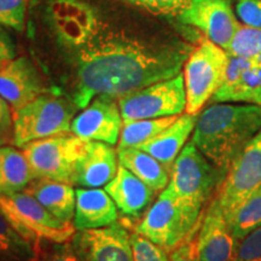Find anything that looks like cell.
<instances>
[{
  "label": "cell",
  "mask_w": 261,
  "mask_h": 261,
  "mask_svg": "<svg viewBox=\"0 0 261 261\" xmlns=\"http://www.w3.org/2000/svg\"><path fill=\"white\" fill-rule=\"evenodd\" d=\"M169 261H197L195 253V237L175 248L169 255Z\"/></svg>",
  "instance_id": "e575fe53"
},
{
  "label": "cell",
  "mask_w": 261,
  "mask_h": 261,
  "mask_svg": "<svg viewBox=\"0 0 261 261\" xmlns=\"http://www.w3.org/2000/svg\"><path fill=\"white\" fill-rule=\"evenodd\" d=\"M123 119L116 98L98 96L84 108L71 121L70 132L91 142L115 145L119 143Z\"/></svg>",
  "instance_id": "7c38bea8"
},
{
  "label": "cell",
  "mask_w": 261,
  "mask_h": 261,
  "mask_svg": "<svg viewBox=\"0 0 261 261\" xmlns=\"http://www.w3.org/2000/svg\"><path fill=\"white\" fill-rule=\"evenodd\" d=\"M135 261H169V253L138 232L130 234Z\"/></svg>",
  "instance_id": "f1b7e54d"
},
{
  "label": "cell",
  "mask_w": 261,
  "mask_h": 261,
  "mask_svg": "<svg viewBox=\"0 0 261 261\" xmlns=\"http://www.w3.org/2000/svg\"><path fill=\"white\" fill-rule=\"evenodd\" d=\"M228 54L213 41L204 39L194 48L184 64V84L189 114H200L223 84Z\"/></svg>",
  "instance_id": "8992f818"
},
{
  "label": "cell",
  "mask_w": 261,
  "mask_h": 261,
  "mask_svg": "<svg viewBox=\"0 0 261 261\" xmlns=\"http://www.w3.org/2000/svg\"><path fill=\"white\" fill-rule=\"evenodd\" d=\"M42 261H81L76 255L74 249L69 246H61L55 248L51 253H48Z\"/></svg>",
  "instance_id": "d590c367"
},
{
  "label": "cell",
  "mask_w": 261,
  "mask_h": 261,
  "mask_svg": "<svg viewBox=\"0 0 261 261\" xmlns=\"http://www.w3.org/2000/svg\"><path fill=\"white\" fill-rule=\"evenodd\" d=\"M231 261H261V226L237 243Z\"/></svg>",
  "instance_id": "4dcf8cb0"
},
{
  "label": "cell",
  "mask_w": 261,
  "mask_h": 261,
  "mask_svg": "<svg viewBox=\"0 0 261 261\" xmlns=\"http://www.w3.org/2000/svg\"><path fill=\"white\" fill-rule=\"evenodd\" d=\"M179 115L123 121L117 148H139L175 121Z\"/></svg>",
  "instance_id": "cb8c5ba5"
},
{
  "label": "cell",
  "mask_w": 261,
  "mask_h": 261,
  "mask_svg": "<svg viewBox=\"0 0 261 261\" xmlns=\"http://www.w3.org/2000/svg\"><path fill=\"white\" fill-rule=\"evenodd\" d=\"M211 100L261 106V63L228 55L224 81Z\"/></svg>",
  "instance_id": "5bb4252c"
},
{
  "label": "cell",
  "mask_w": 261,
  "mask_h": 261,
  "mask_svg": "<svg viewBox=\"0 0 261 261\" xmlns=\"http://www.w3.org/2000/svg\"><path fill=\"white\" fill-rule=\"evenodd\" d=\"M58 41L74 51L73 100L84 109L93 98H120L180 74L192 52L179 40L148 38L104 22L80 0H56L48 9Z\"/></svg>",
  "instance_id": "6da1fadb"
},
{
  "label": "cell",
  "mask_w": 261,
  "mask_h": 261,
  "mask_svg": "<svg viewBox=\"0 0 261 261\" xmlns=\"http://www.w3.org/2000/svg\"><path fill=\"white\" fill-rule=\"evenodd\" d=\"M74 227L79 230L107 227L117 220V207L106 190L99 188L76 189Z\"/></svg>",
  "instance_id": "d6986e66"
},
{
  "label": "cell",
  "mask_w": 261,
  "mask_h": 261,
  "mask_svg": "<svg viewBox=\"0 0 261 261\" xmlns=\"http://www.w3.org/2000/svg\"><path fill=\"white\" fill-rule=\"evenodd\" d=\"M237 243L261 226V188L248 196L226 219Z\"/></svg>",
  "instance_id": "d4e9b609"
},
{
  "label": "cell",
  "mask_w": 261,
  "mask_h": 261,
  "mask_svg": "<svg viewBox=\"0 0 261 261\" xmlns=\"http://www.w3.org/2000/svg\"><path fill=\"white\" fill-rule=\"evenodd\" d=\"M71 240L81 261H135L130 234L119 224L79 230Z\"/></svg>",
  "instance_id": "4fadbf2b"
},
{
  "label": "cell",
  "mask_w": 261,
  "mask_h": 261,
  "mask_svg": "<svg viewBox=\"0 0 261 261\" xmlns=\"http://www.w3.org/2000/svg\"><path fill=\"white\" fill-rule=\"evenodd\" d=\"M236 2L238 3V2H243V0H236Z\"/></svg>",
  "instance_id": "8d00e7d4"
},
{
  "label": "cell",
  "mask_w": 261,
  "mask_h": 261,
  "mask_svg": "<svg viewBox=\"0 0 261 261\" xmlns=\"http://www.w3.org/2000/svg\"><path fill=\"white\" fill-rule=\"evenodd\" d=\"M40 74L28 57L21 56L0 69V97L17 110L47 92Z\"/></svg>",
  "instance_id": "2e32d148"
},
{
  "label": "cell",
  "mask_w": 261,
  "mask_h": 261,
  "mask_svg": "<svg viewBox=\"0 0 261 261\" xmlns=\"http://www.w3.org/2000/svg\"><path fill=\"white\" fill-rule=\"evenodd\" d=\"M129 6L159 16H177L190 0H119Z\"/></svg>",
  "instance_id": "f546056e"
},
{
  "label": "cell",
  "mask_w": 261,
  "mask_h": 261,
  "mask_svg": "<svg viewBox=\"0 0 261 261\" xmlns=\"http://www.w3.org/2000/svg\"><path fill=\"white\" fill-rule=\"evenodd\" d=\"M16 58V47L10 35L0 27V69Z\"/></svg>",
  "instance_id": "836d02e7"
},
{
  "label": "cell",
  "mask_w": 261,
  "mask_h": 261,
  "mask_svg": "<svg viewBox=\"0 0 261 261\" xmlns=\"http://www.w3.org/2000/svg\"><path fill=\"white\" fill-rule=\"evenodd\" d=\"M0 261H34L28 243L0 213Z\"/></svg>",
  "instance_id": "484cf974"
},
{
  "label": "cell",
  "mask_w": 261,
  "mask_h": 261,
  "mask_svg": "<svg viewBox=\"0 0 261 261\" xmlns=\"http://www.w3.org/2000/svg\"><path fill=\"white\" fill-rule=\"evenodd\" d=\"M260 188L261 130L234 158L213 201L227 219L248 196Z\"/></svg>",
  "instance_id": "30bf717a"
},
{
  "label": "cell",
  "mask_w": 261,
  "mask_h": 261,
  "mask_svg": "<svg viewBox=\"0 0 261 261\" xmlns=\"http://www.w3.org/2000/svg\"><path fill=\"white\" fill-rule=\"evenodd\" d=\"M34 180L23 150L4 145L0 148V196L23 191Z\"/></svg>",
  "instance_id": "603a6c76"
},
{
  "label": "cell",
  "mask_w": 261,
  "mask_h": 261,
  "mask_svg": "<svg viewBox=\"0 0 261 261\" xmlns=\"http://www.w3.org/2000/svg\"><path fill=\"white\" fill-rule=\"evenodd\" d=\"M236 248L237 241L223 212L212 200L195 236L197 261H231Z\"/></svg>",
  "instance_id": "9a60e30c"
},
{
  "label": "cell",
  "mask_w": 261,
  "mask_h": 261,
  "mask_svg": "<svg viewBox=\"0 0 261 261\" xmlns=\"http://www.w3.org/2000/svg\"><path fill=\"white\" fill-rule=\"evenodd\" d=\"M226 52L261 63V28L240 25Z\"/></svg>",
  "instance_id": "4316f807"
},
{
  "label": "cell",
  "mask_w": 261,
  "mask_h": 261,
  "mask_svg": "<svg viewBox=\"0 0 261 261\" xmlns=\"http://www.w3.org/2000/svg\"><path fill=\"white\" fill-rule=\"evenodd\" d=\"M77 108L73 99L54 92L40 94L24 107L14 110L12 144L23 148L34 140L70 132Z\"/></svg>",
  "instance_id": "277c9868"
},
{
  "label": "cell",
  "mask_w": 261,
  "mask_h": 261,
  "mask_svg": "<svg viewBox=\"0 0 261 261\" xmlns=\"http://www.w3.org/2000/svg\"><path fill=\"white\" fill-rule=\"evenodd\" d=\"M197 119L198 114H180L167 128L140 145L138 149L148 152L171 171L173 163L194 132Z\"/></svg>",
  "instance_id": "ffe728a7"
},
{
  "label": "cell",
  "mask_w": 261,
  "mask_h": 261,
  "mask_svg": "<svg viewBox=\"0 0 261 261\" xmlns=\"http://www.w3.org/2000/svg\"><path fill=\"white\" fill-rule=\"evenodd\" d=\"M29 2L31 0H0V27L23 31Z\"/></svg>",
  "instance_id": "83f0119b"
},
{
  "label": "cell",
  "mask_w": 261,
  "mask_h": 261,
  "mask_svg": "<svg viewBox=\"0 0 261 261\" xmlns=\"http://www.w3.org/2000/svg\"><path fill=\"white\" fill-rule=\"evenodd\" d=\"M0 213L24 240L35 236L54 243H65L76 232L73 224L58 220L40 202L24 191L0 196Z\"/></svg>",
  "instance_id": "ba28073f"
},
{
  "label": "cell",
  "mask_w": 261,
  "mask_h": 261,
  "mask_svg": "<svg viewBox=\"0 0 261 261\" xmlns=\"http://www.w3.org/2000/svg\"><path fill=\"white\" fill-rule=\"evenodd\" d=\"M261 130V106L214 103L198 114L191 142L226 174L234 158Z\"/></svg>",
  "instance_id": "7a4b0ae2"
},
{
  "label": "cell",
  "mask_w": 261,
  "mask_h": 261,
  "mask_svg": "<svg viewBox=\"0 0 261 261\" xmlns=\"http://www.w3.org/2000/svg\"><path fill=\"white\" fill-rule=\"evenodd\" d=\"M119 163L144 181L156 194L167 188L171 171L148 152L138 148H117Z\"/></svg>",
  "instance_id": "7402d4cb"
},
{
  "label": "cell",
  "mask_w": 261,
  "mask_h": 261,
  "mask_svg": "<svg viewBox=\"0 0 261 261\" xmlns=\"http://www.w3.org/2000/svg\"><path fill=\"white\" fill-rule=\"evenodd\" d=\"M237 17L244 24L261 28V0H243L236 4Z\"/></svg>",
  "instance_id": "1f68e13d"
},
{
  "label": "cell",
  "mask_w": 261,
  "mask_h": 261,
  "mask_svg": "<svg viewBox=\"0 0 261 261\" xmlns=\"http://www.w3.org/2000/svg\"><path fill=\"white\" fill-rule=\"evenodd\" d=\"M14 136V110L0 97V148L12 142Z\"/></svg>",
  "instance_id": "d6a6232c"
},
{
  "label": "cell",
  "mask_w": 261,
  "mask_h": 261,
  "mask_svg": "<svg viewBox=\"0 0 261 261\" xmlns=\"http://www.w3.org/2000/svg\"><path fill=\"white\" fill-rule=\"evenodd\" d=\"M177 16L181 23L197 28L225 51L240 27L228 0H190Z\"/></svg>",
  "instance_id": "8fae6325"
},
{
  "label": "cell",
  "mask_w": 261,
  "mask_h": 261,
  "mask_svg": "<svg viewBox=\"0 0 261 261\" xmlns=\"http://www.w3.org/2000/svg\"><path fill=\"white\" fill-rule=\"evenodd\" d=\"M65 224L74 220L76 191L73 185L50 179H34L23 190Z\"/></svg>",
  "instance_id": "44dd1931"
},
{
  "label": "cell",
  "mask_w": 261,
  "mask_h": 261,
  "mask_svg": "<svg viewBox=\"0 0 261 261\" xmlns=\"http://www.w3.org/2000/svg\"><path fill=\"white\" fill-rule=\"evenodd\" d=\"M123 121L180 115L187 109L182 74L158 81L117 98Z\"/></svg>",
  "instance_id": "9c48e42d"
},
{
  "label": "cell",
  "mask_w": 261,
  "mask_h": 261,
  "mask_svg": "<svg viewBox=\"0 0 261 261\" xmlns=\"http://www.w3.org/2000/svg\"><path fill=\"white\" fill-rule=\"evenodd\" d=\"M87 140L71 132L34 140L23 150L34 179H50L73 185L77 162Z\"/></svg>",
  "instance_id": "52a82bcc"
},
{
  "label": "cell",
  "mask_w": 261,
  "mask_h": 261,
  "mask_svg": "<svg viewBox=\"0 0 261 261\" xmlns=\"http://www.w3.org/2000/svg\"><path fill=\"white\" fill-rule=\"evenodd\" d=\"M224 177L225 173L215 167L194 143L189 142L173 163L167 187L182 201L204 212Z\"/></svg>",
  "instance_id": "5b68a950"
},
{
  "label": "cell",
  "mask_w": 261,
  "mask_h": 261,
  "mask_svg": "<svg viewBox=\"0 0 261 261\" xmlns=\"http://www.w3.org/2000/svg\"><path fill=\"white\" fill-rule=\"evenodd\" d=\"M119 168L117 150L103 142H86L77 162L73 185L83 188L106 187Z\"/></svg>",
  "instance_id": "e0dca14e"
},
{
  "label": "cell",
  "mask_w": 261,
  "mask_h": 261,
  "mask_svg": "<svg viewBox=\"0 0 261 261\" xmlns=\"http://www.w3.org/2000/svg\"><path fill=\"white\" fill-rule=\"evenodd\" d=\"M117 210L126 217H140L149 210L156 192L132 172L119 163V168L112 180L104 187Z\"/></svg>",
  "instance_id": "ac0fdd59"
},
{
  "label": "cell",
  "mask_w": 261,
  "mask_h": 261,
  "mask_svg": "<svg viewBox=\"0 0 261 261\" xmlns=\"http://www.w3.org/2000/svg\"><path fill=\"white\" fill-rule=\"evenodd\" d=\"M202 214L203 211L182 201L167 187L145 212L136 232L171 254L175 248L196 236Z\"/></svg>",
  "instance_id": "3957f363"
}]
</instances>
